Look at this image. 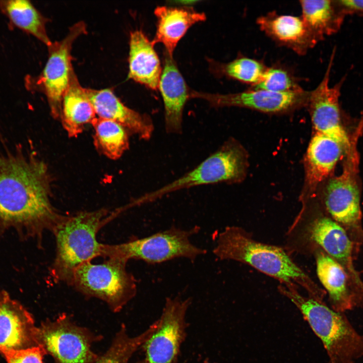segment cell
<instances>
[{
  "label": "cell",
  "instance_id": "obj_1",
  "mask_svg": "<svg viewBox=\"0 0 363 363\" xmlns=\"http://www.w3.org/2000/svg\"><path fill=\"white\" fill-rule=\"evenodd\" d=\"M50 178L45 163L21 146L0 150V222L35 232L53 231L64 216L50 201Z\"/></svg>",
  "mask_w": 363,
  "mask_h": 363
},
{
  "label": "cell",
  "instance_id": "obj_2",
  "mask_svg": "<svg viewBox=\"0 0 363 363\" xmlns=\"http://www.w3.org/2000/svg\"><path fill=\"white\" fill-rule=\"evenodd\" d=\"M212 251L219 260L247 264L284 284L300 285L313 298L324 299L322 290L283 249L256 241L239 227L227 226L219 233Z\"/></svg>",
  "mask_w": 363,
  "mask_h": 363
},
{
  "label": "cell",
  "instance_id": "obj_3",
  "mask_svg": "<svg viewBox=\"0 0 363 363\" xmlns=\"http://www.w3.org/2000/svg\"><path fill=\"white\" fill-rule=\"evenodd\" d=\"M294 285L284 284L279 290L296 306L321 340L328 363H355L363 358V335L345 313L334 310L324 300L301 295Z\"/></svg>",
  "mask_w": 363,
  "mask_h": 363
},
{
  "label": "cell",
  "instance_id": "obj_4",
  "mask_svg": "<svg viewBox=\"0 0 363 363\" xmlns=\"http://www.w3.org/2000/svg\"><path fill=\"white\" fill-rule=\"evenodd\" d=\"M101 209L65 216L52 232L56 254L51 269L53 279L71 284L75 270L81 265L102 257L103 245L97 239L99 230L112 218Z\"/></svg>",
  "mask_w": 363,
  "mask_h": 363
},
{
  "label": "cell",
  "instance_id": "obj_5",
  "mask_svg": "<svg viewBox=\"0 0 363 363\" xmlns=\"http://www.w3.org/2000/svg\"><path fill=\"white\" fill-rule=\"evenodd\" d=\"M200 230L198 226L188 229L175 226L149 236L117 245H104L102 257L117 258L127 261L139 260L156 264L178 258L192 261L207 253L205 249L192 243L191 237Z\"/></svg>",
  "mask_w": 363,
  "mask_h": 363
},
{
  "label": "cell",
  "instance_id": "obj_6",
  "mask_svg": "<svg viewBox=\"0 0 363 363\" xmlns=\"http://www.w3.org/2000/svg\"><path fill=\"white\" fill-rule=\"evenodd\" d=\"M128 261L108 258L101 264L88 261L75 271L71 285L83 294L105 301L118 312L136 295L137 281L126 269Z\"/></svg>",
  "mask_w": 363,
  "mask_h": 363
},
{
  "label": "cell",
  "instance_id": "obj_7",
  "mask_svg": "<svg viewBox=\"0 0 363 363\" xmlns=\"http://www.w3.org/2000/svg\"><path fill=\"white\" fill-rule=\"evenodd\" d=\"M243 152L229 141L193 169L161 188L146 193L132 202L133 206L153 202L165 195L192 187L237 180L244 173Z\"/></svg>",
  "mask_w": 363,
  "mask_h": 363
},
{
  "label": "cell",
  "instance_id": "obj_8",
  "mask_svg": "<svg viewBox=\"0 0 363 363\" xmlns=\"http://www.w3.org/2000/svg\"><path fill=\"white\" fill-rule=\"evenodd\" d=\"M101 339L86 328L77 325L68 315L47 319L37 327L36 340L54 363H94L99 355L92 349Z\"/></svg>",
  "mask_w": 363,
  "mask_h": 363
},
{
  "label": "cell",
  "instance_id": "obj_9",
  "mask_svg": "<svg viewBox=\"0 0 363 363\" xmlns=\"http://www.w3.org/2000/svg\"><path fill=\"white\" fill-rule=\"evenodd\" d=\"M191 299L166 298L158 325L141 348L143 357L137 363H178L187 336L186 315Z\"/></svg>",
  "mask_w": 363,
  "mask_h": 363
},
{
  "label": "cell",
  "instance_id": "obj_10",
  "mask_svg": "<svg viewBox=\"0 0 363 363\" xmlns=\"http://www.w3.org/2000/svg\"><path fill=\"white\" fill-rule=\"evenodd\" d=\"M86 32V25L83 21H79L69 28L63 39L52 42L47 47L48 59L38 82L46 96L51 114L55 118L60 116L63 97L73 70L71 64L73 44L78 37Z\"/></svg>",
  "mask_w": 363,
  "mask_h": 363
},
{
  "label": "cell",
  "instance_id": "obj_11",
  "mask_svg": "<svg viewBox=\"0 0 363 363\" xmlns=\"http://www.w3.org/2000/svg\"><path fill=\"white\" fill-rule=\"evenodd\" d=\"M309 94L303 89L283 93L249 89L226 94L191 90L190 99L204 100L214 107H240L266 113H280L307 104Z\"/></svg>",
  "mask_w": 363,
  "mask_h": 363
},
{
  "label": "cell",
  "instance_id": "obj_12",
  "mask_svg": "<svg viewBox=\"0 0 363 363\" xmlns=\"http://www.w3.org/2000/svg\"><path fill=\"white\" fill-rule=\"evenodd\" d=\"M336 52L333 49L323 78L318 86L310 92L307 104L316 133L331 137L350 148L349 138L342 127L339 104L341 88L345 77L332 87L330 75Z\"/></svg>",
  "mask_w": 363,
  "mask_h": 363
},
{
  "label": "cell",
  "instance_id": "obj_13",
  "mask_svg": "<svg viewBox=\"0 0 363 363\" xmlns=\"http://www.w3.org/2000/svg\"><path fill=\"white\" fill-rule=\"evenodd\" d=\"M351 148L341 174L328 182L325 204L332 219L352 229L360 226V193L356 178L357 157Z\"/></svg>",
  "mask_w": 363,
  "mask_h": 363
},
{
  "label": "cell",
  "instance_id": "obj_14",
  "mask_svg": "<svg viewBox=\"0 0 363 363\" xmlns=\"http://www.w3.org/2000/svg\"><path fill=\"white\" fill-rule=\"evenodd\" d=\"M307 229L309 238L344 268L363 297V282L353 263V243L344 228L333 219L322 216L310 222Z\"/></svg>",
  "mask_w": 363,
  "mask_h": 363
},
{
  "label": "cell",
  "instance_id": "obj_15",
  "mask_svg": "<svg viewBox=\"0 0 363 363\" xmlns=\"http://www.w3.org/2000/svg\"><path fill=\"white\" fill-rule=\"evenodd\" d=\"M32 315L20 304L0 291V352L38 346Z\"/></svg>",
  "mask_w": 363,
  "mask_h": 363
},
{
  "label": "cell",
  "instance_id": "obj_16",
  "mask_svg": "<svg viewBox=\"0 0 363 363\" xmlns=\"http://www.w3.org/2000/svg\"><path fill=\"white\" fill-rule=\"evenodd\" d=\"M164 110L166 133L180 134L183 132V111L190 99L191 90L174 61L173 56L164 53L163 65L159 87Z\"/></svg>",
  "mask_w": 363,
  "mask_h": 363
},
{
  "label": "cell",
  "instance_id": "obj_17",
  "mask_svg": "<svg viewBox=\"0 0 363 363\" xmlns=\"http://www.w3.org/2000/svg\"><path fill=\"white\" fill-rule=\"evenodd\" d=\"M260 29L279 45L304 55L319 42L301 16L280 15L272 11L259 17Z\"/></svg>",
  "mask_w": 363,
  "mask_h": 363
},
{
  "label": "cell",
  "instance_id": "obj_18",
  "mask_svg": "<svg viewBox=\"0 0 363 363\" xmlns=\"http://www.w3.org/2000/svg\"><path fill=\"white\" fill-rule=\"evenodd\" d=\"M318 278L329 296L330 307L345 313L363 307V298L351 286L350 278L344 268L324 251L316 256Z\"/></svg>",
  "mask_w": 363,
  "mask_h": 363
},
{
  "label": "cell",
  "instance_id": "obj_19",
  "mask_svg": "<svg viewBox=\"0 0 363 363\" xmlns=\"http://www.w3.org/2000/svg\"><path fill=\"white\" fill-rule=\"evenodd\" d=\"M88 96L98 117L117 122L141 140L148 141L154 130L149 115L125 105L109 89H86Z\"/></svg>",
  "mask_w": 363,
  "mask_h": 363
},
{
  "label": "cell",
  "instance_id": "obj_20",
  "mask_svg": "<svg viewBox=\"0 0 363 363\" xmlns=\"http://www.w3.org/2000/svg\"><path fill=\"white\" fill-rule=\"evenodd\" d=\"M128 78L152 90L158 89L162 68L154 45L141 30L131 32Z\"/></svg>",
  "mask_w": 363,
  "mask_h": 363
},
{
  "label": "cell",
  "instance_id": "obj_21",
  "mask_svg": "<svg viewBox=\"0 0 363 363\" xmlns=\"http://www.w3.org/2000/svg\"><path fill=\"white\" fill-rule=\"evenodd\" d=\"M154 14L157 18V28L151 42L154 45L159 43L162 44L165 51L171 56L188 30L194 24L206 19L203 13L186 8L165 6L157 7Z\"/></svg>",
  "mask_w": 363,
  "mask_h": 363
},
{
  "label": "cell",
  "instance_id": "obj_22",
  "mask_svg": "<svg viewBox=\"0 0 363 363\" xmlns=\"http://www.w3.org/2000/svg\"><path fill=\"white\" fill-rule=\"evenodd\" d=\"M351 147V146H350ZM347 148L337 140L326 135L316 133L309 145L307 156V181L315 188L324 180L335 168Z\"/></svg>",
  "mask_w": 363,
  "mask_h": 363
},
{
  "label": "cell",
  "instance_id": "obj_23",
  "mask_svg": "<svg viewBox=\"0 0 363 363\" xmlns=\"http://www.w3.org/2000/svg\"><path fill=\"white\" fill-rule=\"evenodd\" d=\"M86 88L79 82L73 70L69 85L62 99L60 118L69 137H77L85 126L96 117Z\"/></svg>",
  "mask_w": 363,
  "mask_h": 363
},
{
  "label": "cell",
  "instance_id": "obj_24",
  "mask_svg": "<svg viewBox=\"0 0 363 363\" xmlns=\"http://www.w3.org/2000/svg\"><path fill=\"white\" fill-rule=\"evenodd\" d=\"M301 17L319 42L337 33L343 25L345 15L337 1H299Z\"/></svg>",
  "mask_w": 363,
  "mask_h": 363
},
{
  "label": "cell",
  "instance_id": "obj_25",
  "mask_svg": "<svg viewBox=\"0 0 363 363\" xmlns=\"http://www.w3.org/2000/svg\"><path fill=\"white\" fill-rule=\"evenodd\" d=\"M0 10L13 26L35 37L47 47L52 43L46 30V19L30 1H0Z\"/></svg>",
  "mask_w": 363,
  "mask_h": 363
},
{
  "label": "cell",
  "instance_id": "obj_26",
  "mask_svg": "<svg viewBox=\"0 0 363 363\" xmlns=\"http://www.w3.org/2000/svg\"><path fill=\"white\" fill-rule=\"evenodd\" d=\"M96 148L106 157L116 160L128 150L130 146L128 130L113 120L96 117L92 122Z\"/></svg>",
  "mask_w": 363,
  "mask_h": 363
},
{
  "label": "cell",
  "instance_id": "obj_27",
  "mask_svg": "<svg viewBox=\"0 0 363 363\" xmlns=\"http://www.w3.org/2000/svg\"><path fill=\"white\" fill-rule=\"evenodd\" d=\"M157 321L139 335L131 336L122 324L108 349L94 363H129L133 354L151 336L157 327Z\"/></svg>",
  "mask_w": 363,
  "mask_h": 363
},
{
  "label": "cell",
  "instance_id": "obj_28",
  "mask_svg": "<svg viewBox=\"0 0 363 363\" xmlns=\"http://www.w3.org/2000/svg\"><path fill=\"white\" fill-rule=\"evenodd\" d=\"M210 68L218 77H225L254 86L263 79L268 68L262 61L239 56L228 63L209 61Z\"/></svg>",
  "mask_w": 363,
  "mask_h": 363
},
{
  "label": "cell",
  "instance_id": "obj_29",
  "mask_svg": "<svg viewBox=\"0 0 363 363\" xmlns=\"http://www.w3.org/2000/svg\"><path fill=\"white\" fill-rule=\"evenodd\" d=\"M249 89L275 92H288L302 89L298 79L289 70L280 66L268 67L262 80Z\"/></svg>",
  "mask_w": 363,
  "mask_h": 363
},
{
  "label": "cell",
  "instance_id": "obj_30",
  "mask_svg": "<svg viewBox=\"0 0 363 363\" xmlns=\"http://www.w3.org/2000/svg\"><path fill=\"white\" fill-rule=\"evenodd\" d=\"M7 363H43L46 353L40 346L3 353Z\"/></svg>",
  "mask_w": 363,
  "mask_h": 363
},
{
  "label": "cell",
  "instance_id": "obj_31",
  "mask_svg": "<svg viewBox=\"0 0 363 363\" xmlns=\"http://www.w3.org/2000/svg\"><path fill=\"white\" fill-rule=\"evenodd\" d=\"M343 13L346 15H355L363 17V1L337 0Z\"/></svg>",
  "mask_w": 363,
  "mask_h": 363
},
{
  "label": "cell",
  "instance_id": "obj_32",
  "mask_svg": "<svg viewBox=\"0 0 363 363\" xmlns=\"http://www.w3.org/2000/svg\"><path fill=\"white\" fill-rule=\"evenodd\" d=\"M199 1H175L174 3V4L178 5H181V6H191L195 5V3H198Z\"/></svg>",
  "mask_w": 363,
  "mask_h": 363
}]
</instances>
